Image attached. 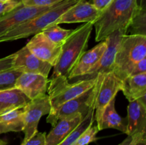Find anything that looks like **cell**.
Returning <instances> with one entry per match:
<instances>
[{
  "mask_svg": "<svg viewBox=\"0 0 146 145\" xmlns=\"http://www.w3.org/2000/svg\"><path fill=\"white\" fill-rule=\"evenodd\" d=\"M64 0H21L22 4L25 6H36V7H47L54 5Z\"/></svg>",
  "mask_w": 146,
  "mask_h": 145,
  "instance_id": "cell-28",
  "label": "cell"
},
{
  "mask_svg": "<svg viewBox=\"0 0 146 145\" xmlns=\"http://www.w3.org/2000/svg\"><path fill=\"white\" fill-rule=\"evenodd\" d=\"M115 98L108 104L103 112L99 122H97L98 130L106 129H115L127 134L126 118H123L118 115L115 108Z\"/></svg>",
  "mask_w": 146,
  "mask_h": 145,
  "instance_id": "cell-18",
  "label": "cell"
},
{
  "mask_svg": "<svg viewBox=\"0 0 146 145\" xmlns=\"http://www.w3.org/2000/svg\"><path fill=\"white\" fill-rule=\"evenodd\" d=\"M9 1H10V0H0V3H5Z\"/></svg>",
  "mask_w": 146,
  "mask_h": 145,
  "instance_id": "cell-36",
  "label": "cell"
},
{
  "mask_svg": "<svg viewBox=\"0 0 146 145\" xmlns=\"http://www.w3.org/2000/svg\"><path fill=\"white\" fill-rule=\"evenodd\" d=\"M46 132H37L34 136L22 145H46Z\"/></svg>",
  "mask_w": 146,
  "mask_h": 145,
  "instance_id": "cell-29",
  "label": "cell"
},
{
  "mask_svg": "<svg viewBox=\"0 0 146 145\" xmlns=\"http://www.w3.org/2000/svg\"><path fill=\"white\" fill-rule=\"evenodd\" d=\"M101 12L91 2L86 0H81L64 13L57 20L56 24L74 23L94 24L99 17Z\"/></svg>",
  "mask_w": 146,
  "mask_h": 145,
  "instance_id": "cell-13",
  "label": "cell"
},
{
  "mask_svg": "<svg viewBox=\"0 0 146 145\" xmlns=\"http://www.w3.org/2000/svg\"><path fill=\"white\" fill-rule=\"evenodd\" d=\"M48 79L32 72H22L15 82V88L21 90L30 100L46 95Z\"/></svg>",
  "mask_w": 146,
  "mask_h": 145,
  "instance_id": "cell-14",
  "label": "cell"
},
{
  "mask_svg": "<svg viewBox=\"0 0 146 145\" xmlns=\"http://www.w3.org/2000/svg\"><path fill=\"white\" fill-rule=\"evenodd\" d=\"M72 31L73 29H64L58 24H52L48 26L41 32L51 42L61 46Z\"/></svg>",
  "mask_w": 146,
  "mask_h": 145,
  "instance_id": "cell-22",
  "label": "cell"
},
{
  "mask_svg": "<svg viewBox=\"0 0 146 145\" xmlns=\"http://www.w3.org/2000/svg\"><path fill=\"white\" fill-rule=\"evenodd\" d=\"M51 111L49 100L47 95L30 100L23 107L24 137L21 144L32 137L38 132V125L41 117L48 115Z\"/></svg>",
  "mask_w": 146,
  "mask_h": 145,
  "instance_id": "cell-7",
  "label": "cell"
},
{
  "mask_svg": "<svg viewBox=\"0 0 146 145\" xmlns=\"http://www.w3.org/2000/svg\"><path fill=\"white\" fill-rule=\"evenodd\" d=\"M93 28V23H84L73 29L71 34L61 45L59 56L53 67L54 71L51 78L56 76L68 78L71 71L86 51Z\"/></svg>",
  "mask_w": 146,
  "mask_h": 145,
  "instance_id": "cell-2",
  "label": "cell"
},
{
  "mask_svg": "<svg viewBox=\"0 0 146 145\" xmlns=\"http://www.w3.org/2000/svg\"><path fill=\"white\" fill-rule=\"evenodd\" d=\"M99 132L97 125L92 124L82 132L73 145H88L98 139L96 135Z\"/></svg>",
  "mask_w": 146,
  "mask_h": 145,
  "instance_id": "cell-26",
  "label": "cell"
},
{
  "mask_svg": "<svg viewBox=\"0 0 146 145\" xmlns=\"http://www.w3.org/2000/svg\"><path fill=\"white\" fill-rule=\"evenodd\" d=\"M125 34H127V33L121 30H118L106 37L105 39L106 43V48L101 59L85 75L78 78L77 80L94 79L98 75V74L112 71V67L113 65L117 49L123 36Z\"/></svg>",
  "mask_w": 146,
  "mask_h": 145,
  "instance_id": "cell-10",
  "label": "cell"
},
{
  "mask_svg": "<svg viewBox=\"0 0 146 145\" xmlns=\"http://www.w3.org/2000/svg\"><path fill=\"white\" fill-rule=\"evenodd\" d=\"M127 135L146 133V99L130 102L127 107Z\"/></svg>",
  "mask_w": 146,
  "mask_h": 145,
  "instance_id": "cell-15",
  "label": "cell"
},
{
  "mask_svg": "<svg viewBox=\"0 0 146 145\" xmlns=\"http://www.w3.org/2000/svg\"><path fill=\"white\" fill-rule=\"evenodd\" d=\"M58 4V3H57L54 5L47 7H36L25 6L21 3L14 9L6 13L2 16L0 17V36L12 28L51 9Z\"/></svg>",
  "mask_w": 146,
  "mask_h": 145,
  "instance_id": "cell-9",
  "label": "cell"
},
{
  "mask_svg": "<svg viewBox=\"0 0 146 145\" xmlns=\"http://www.w3.org/2000/svg\"><path fill=\"white\" fill-rule=\"evenodd\" d=\"M94 108L91 109L86 115L84 117L80 125L58 145H73L78 136L82 134L85 129H86L90 125L94 123Z\"/></svg>",
  "mask_w": 146,
  "mask_h": 145,
  "instance_id": "cell-23",
  "label": "cell"
},
{
  "mask_svg": "<svg viewBox=\"0 0 146 145\" xmlns=\"http://www.w3.org/2000/svg\"><path fill=\"white\" fill-rule=\"evenodd\" d=\"M118 145H146V133L128 135V136Z\"/></svg>",
  "mask_w": 146,
  "mask_h": 145,
  "instance_id": "cell-27",
  "label": "cell"
},
{
  "mask_svg": "<svg viewBox=\"0 0 146 145\" xmlns=\"http://www.w3.org/2000/svg\"><path fill=\"white\" fill-rule=\"evenodd\" d=\"M143 72H146V58L141 60L135 65L130 76L143 73Z\"/></svg>",
  "mask_w": 146,
  "mask_h": 145,
  "instance_id": "cell-32",
  "label": "cell"
},
{
  "mask_svg": "<svg viewBox=\"0 0 146 145\" xmlns=\"http://www.w3.org/2000/svg\"><path fill=\"white\" fill-rule=\"evenodd\" d=\"M91 4L96 7L100 11H102L105 9L110 3L112 1V0H91Z\"/></svg>",
  "mask_w": 146,
  "mask_h": 145,
  "instance_id": "cell-33",
  "label": "cell"
},
{
  "mask_svg": "<svg viewBox=\"0 0 146 145\" xmlns=\"http://www.w3.org/2000/svg\"><path fill=\"white\" fill-rule=\"evenodd\" d=\"M106 48L105 40L100 41V44L83 53L80 59L68 75V80H77L78 78L85 75L102 57Z\"/></svg>",
  "mask_w": 146,
  "mask_h": 145,
  "instance_id": "cell-16",
  "label": "cell"
},
{
  "mask_svg": "<svg viewBox=\"0 0 146 145\" xmlns=\"http://www.w3.org/2000/svg\"><path fill=\"white\" fill-rule=\"evenodd\" d=\"M81 0H64L57 5L34 17L32 19L12 28L4 35L0 36V43L16 41L28 38L38 33L52 24H56L57 20L64 13Z\"/></svg>",
  "mask_w": 146,
  "mask_h": 145,
  "instance_id": "cell-4",
  "label": "cell"
},
{
  "mask_svg": "<svg viewBox=\"0 0 146 145\" xmlns=\"http://www.w3.org/2000/svg\"><path fill=\"white\" fill-rule=\"evenodd\" d=\"M96 78L86 80H77L72 83L68 82L65 77H52L48 80V100L51 105V111L48 115H51L65 102L79 96L94 86Z\"/></svg>",
  "mask_w": 146,
  "mask_h": 145,
  "instance_id": "cell-5",
  "label": "cell"
},
{
  "mask_svg": "<svg viewBox=\"0 0 146 145\" xmlns=\"http://www.w3.org/2000/svg\"><path fill=\"white\" fill-rule=\"evenodd\" d=\"M7 111H9V110L6 109L5 108H4L2 106H1V105H0V115H1V114H3V113H4V112H7Z\"/></svg>",
  "mask_w": 146,
  "mask_h": 145,
  "instance_id": "cell-34",
  "label": "cell"
},
{
  "mask_svg": "<svg viewBox=\"0 0 146 145\" xmlns=\"http://www.w3.org/2000/svg\"><path fill=\"white\" fill-rule=\"evenodd\" d=\"M94 85V118L99 122L103 112L108 104L115 99L119 91H121L123 81L113 71L98 74Z\"/></svg>",
  "mask_w": 146,
  "mask_h": 145,
  "instance_id": "cell-6",
  "label": "cell"
},
{
  "mask_svg": "<svg viewBox=\"0 0 146 145\" xmlns=\"http://www.w3.org/2000/svg\"><path fill=\"white\" fill-rule=\"evenodd\" d=\"M94 86L79 96L65 102L51 115H48L46 122L52 127L56 124L57 121L62 118L74 116L80 114L85 117L91 109L94 108Z\"/></svg>",
  "mask_w": 146,
  "mask_h": 145,
  "instance_id": "cell-8",
  "label": "cell"
},
{
  "mask_svg": "<svg viewBox=\"0 0 146 145\" xmlns=\"http://www.w3.org/2000/svg\"><path fill=\"white\" fill-rule=\"evenodd\" d=\"M146 11L145 5H140L133 18L128 30L131 34H140L146 36Z\"/></svg>",
  "mask_w": 146,
  "mask_h": 145,
  "instance_id": "cell-24",
  "label": "cell"
},
{
  "mask_svg": "<svg viewBox=\"0 0 146 145\" xmlns=\"http://www.w3.org/2000/svg\"><path fill=\"white\" fill-rule=\"evenodd\" d=\"M26 46L36 57L51 64L53 67L56 63L61 51V46L51 42L42 32L33 36Z\"/></svg>",
  "mask_w": 146,
  "mask_h": 145,
  "instance_id": "cell-11",
  "label": "cell"
},
{
  "mask_svg": "<svg viewBox=\"0 0 146 145\" xmlns=\"http://www.w3.org/2000/svg\"><path fill=\"white\" fill-rule=\"evenodd\" d=\"M30 100L17 88L0 91V105L7 110L23 108Z\"/></svg>",
  "mask_w": 146,
  "mask_h": 145,
  "instance_id": "cell-21",
  "label": "cell"
},
{
  "mask_svg": "<svg viewBox=\"0 0 146 145\" xmlns=\"http://www.w3.org/2000/svg\"><path fill=\"white\" fill-rule=\"evenodd\" d=\"M14 54L13 68L22 72L37 73L48 78L50 71L53 68L52 65L36 57L26 45Z\"/></svg>",
  "mask_w": 146,
  "mask_h": 145,
  "instance_id": "cell-12",
  "label": "cell"
},
{
  "mask_svg": "<svg viewBox=\"0 0 146 145\" xmlns=\"http://www.w3.org/2000/svg\"><path fill=\"white\" fill-rule=\"evenodd\" d=\"M121 91L128 101L146 97V72L131 75L123 80Z\"/></svg>",
  "mask_w": 146,
  "mask_h": 145,
  "instance_id": "cell-19",
  "label": "cell"
},
{
  "mask_svg": "<svg viewBox=\"0 0 146 145\" xmlns=\"http://www.w3.org/2000/svg\"><path fill=\"white\" fill-rule=\"evenodd\" d=\"M14 60V54H11L9 55L0 58V72L5 70L10 69L13 68V63Z\"/></svg>",
  "mask_w": 146,
  "mask_h": 145,
  "instance_id": "cell-31",
  "label": "cell"
},
{
  "mask_svg": "<svg viewBox=\"0 0 146 145\" xmlns=\"http://www.w3.org/2000/svg\"><path fill=\"white\" fill-rule=\"evenodd\" d=\"M0 145H7V142L0 138Z\"/></svg>",
  "mask_w": 146,
  "mask_h": 145,
  "instance_id": "cell-35",
  "label": "cell"
},
{
  "mask_svg": "<svg viewBox=\"0 0 146 145\" xmlns=\"http://www.w3.org/2000/svg\"><path fill=\"white\" fill-rule=\"evenodd\" d=\"M146 58V36L125 34L115 55L112 71L121 80L131 75L135 65Z\"/></svg>",
  "mask_w": 146,
  "mask_h": 145,
  "instance_id": "cell-3",
  "label": "cell"
},
{
  "mask_svg": "<svg viewBox=\"0 0 146 145\" xmlns=\"http://www.w3.org/2000/svg\"><path fill=\"white\" fill-rule=\"evenodd\" d=\"M24 129L23 108L7 111L0 115V134L21 132Z\"/></svg>",
  "mask_w": 146,
  "mask_h": 145,
  "instance_id": "cell-20",
  "label": "cell"
},
{
  "mask_svg": "<svg viewBox=\"0 0 146 145\" xmlns=\"http://www.w3.org/2000/svg\"><path fill=\"white\" fill-rule=\"evenodd\" d=\"M21 4V0H10L5 3H0V17L6 13L14 9Z\"/></svg>",
  "mask_w": 146,
  "mask_h": 145,
  "instance_id": "cell-30",
  "label": "cell"
},
{
  "mask_svg": "<svg viewBox=\"0 0 146 145\" xmlns=\"http://www.w3.org/2000/svg\"><path fill=\"white\" fill-rule=\"evenodd\" d=\"M22 72L14 68L0 72V91L15 88V82Z\"/></svg>",
  "mask_w": 146,
  "mask_h": 145,
  "instance_id": "cell-25",
  "label": "cell"
},
{
  "mask_svg": "<svg viewBox=\"0 0 146 145\" xmlns=\"http://www.w3.org/2000/svg\"><path fill=\"white\" fill-rule=\"evenodd\" d=\"M84 117L78 114L58 119L46 136V145H58L61 143L80 125Z\"/></svg>",
  "mask_w": 146,
  "mask_h": 145,
  "instance_id": "cell-17",
  "label": "cell"
},
{
  "mask_svg": "<svg viewBox=\"0 0 146 145\" xmlns=\"http://www.w3.org/2000/svg\"><path fill=\"white\" fill-rule=\"evenodd\" d=\"M138 7V0H112L94 23L96 41H104L118 30L128 32Z\"/></svg>",
  "mask_w": 146,
  "mask_h": 145,
  "instance_id": "cell-1",
  "label": "cell"
}]
</instances>
